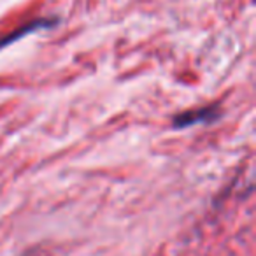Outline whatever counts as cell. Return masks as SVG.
<instances>
[{"mask_svg": "<svg viewBox=\"0 0 256 256\" xmlns=\"http://www.w3.org/2000/svg\"><path fill=\"white\" fill-rule=\"evenodd\" d=\"M218 116H220V114H218L216 106L184 110V112L178 114V116L174 118V126L176 128H190V126H195V124H200V123H210V121H214Z\"/></svg>", "mask_w": 256, "mask_h": 256, "instance_id": "1", "label": "cell"}, {"mask_svg": "<svg viewBox=\"0 0 256 256\" xmlns=\"http://www.w3.org/2000/svg\"><path fill=\"white\" fill-rule=\"evenodd\" d=\"M54 23H56V20H37V22H32L25 26H20V28H16V32L0 37V50L8 48L9 44H12L14 40L23 39V37L28 36V34H34V32H37V30H42V28H50V26H53Z\"/></svg>", "mask_w": 256, "mask_h": 256, "instance_id": "2", "label": "cell"}]
</instances>
